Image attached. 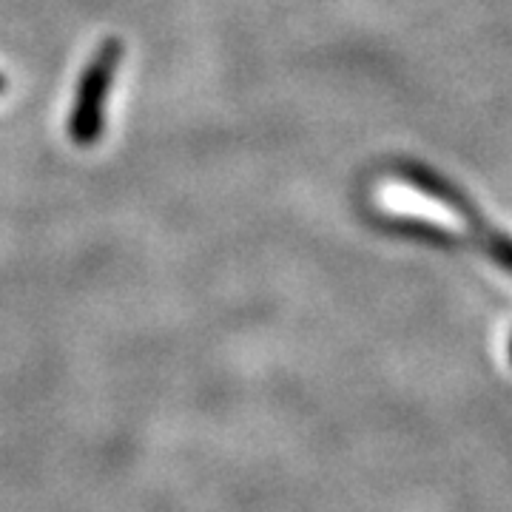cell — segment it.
<instances>
[{
  "label": "cell",
  "instance_id": "6da1fadb",
  "mask_svg": "<svg viewBox=\"0 0 512 512\" xmlns=\"http://www.w3.org/2000/svg\"><path fill=\"white\" fill-rule=\"evenodd\" d=\"M120 57H123L120 40H106L80 77L72 106V120H69V134L77 146H94L103 134L106 100H109L111 83H114L117 69H120Z\"/></svg>",
  "mask_w": 512,
  "mask_h": 512
},
{
  "label": "cell",
  "instance_id": "7a4b0ae2",
  "mask_svg": "<svg viewBox=\"0 0 512 512\" xmlns=\"http://www.w3.org/2000/svg\"><path fill=\"white\" fill-rule=\"evenodd\" d=\"M379 200L393 214L436 222V225H444L447 231H464V222L470 217L464 208H453V205H447V200H433L416 188H404V185H387L379 191Z\"/></svg>",
  "mask_w": 512,
  "mask_h": 512
},
{
  "label": "cell",
  "instance_id": "3957f363",
  "mask_svg": "<svg viewBox=\"0 0 512 512\" xmlns=\"http://www.w3.org/2000/svg\"><path fill=\"white\" fill-rule=\"evenodd\" d=\"M487 248L498 262H504L512 271V239L501 237V234H487Z\"/></svg>",
  "mask_w": 512,
  "mask_h": 512
},
{
  "label": "cell",
  "instance_id": "277c9868",
  "mask_svg": "<svg viewBox=\"0 0 512 512\" xmlns=\"http://www.w3.org/2000/svg\"><path fill=\"white\" fill-rule=\"evenodd\" d=\"M3 86H6V80H3V77H0V92H3Z\"/></svg>",
  "mask_w": 512,
  "mask_h": 512
},
{
  "label": "cell",
  "instance_id": "5b68a950",
  "mask_svg": "<svg viewBox=\"0 0 512 512\" xmlns=\"http://www.w3.org/2000/svg\"><path fill=\"white\" fill-rule=\"evenodd\" d=\"M510 353H512V348H510Z\"/></svg>",
  "mask_w": 512,
  "mask_h": 512
}]
</instances>
